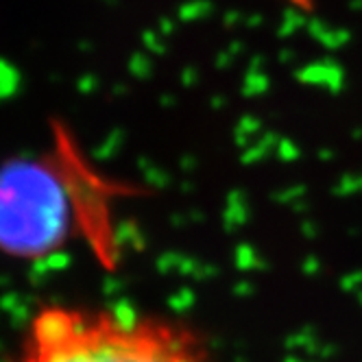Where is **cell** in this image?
Here are the masks:
<instances>
[{"instance_id": "1", "label": "cell", "mask_w": 362, "mask_h": 362, "mask_svg": "<svg viewBox=\"0 0 362 362\" xmlns=\"http://www.w3.org/2000/svg\"><path fill=\"white\" fill-rule=\"evenodd\" d=\"M16 362H216L201 336L158 315L48 304L27 323Z\"/></svg>"}, {"instance_id": "2", "label": "cell", "mask_w": 362, "mask_h": 362, "mask_svg": "<svg viewBox=\"0 0 362 362\" xmlns=\"http://www.w3.org/2000/svg\"><path fill=\"white\" fill-rule=\"evenodd\" d=\"M68 186L55 168H18L0 179V244L20 255L46 253L66 234Z\"/></svg>"}, {"instance_id": "3", "label": "cell", "mask_w": 362, "mask_h": 362, "mask_svg": "<svg viewBox=\"0 0 362 362\" xmlns=\"http://www.w3.org/2000/svg\"><path fill=\"white\" fill-rule=\"evenodd\" d=\"M290 3L299 5V7H310V0H290Z\"/></svg>"}]
</instances>
